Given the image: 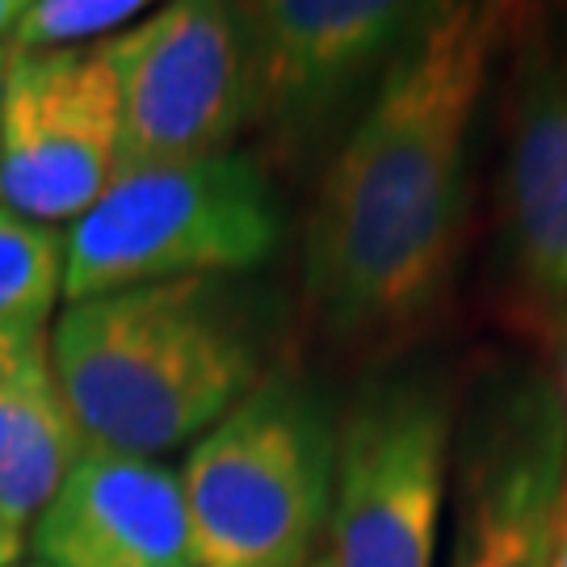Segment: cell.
Returning a JSON list of instances; mask_svg holds the SVG:
<instances>
[{
	"mask_svg": "<svg viewBox=\"0 0 567 567\" xmlns=\"http://www.w3.org/2000/svg\"><path fill=\"white\" fill-rule=\"evenodd\" d=\"M567 475L555 383L508 374L480 395L458 458V529L450 567H550Z\"/></svg>",
	"mask_w": 567,
	"mask_h": 567,
	"instance_id": "obj_8",
	"label": "cell"
},
{
	"mask_svg": "<svg viewBox=\"0 0 567 567\" xmlns=\"http://www.w3.org/2000/svg\"><path fill=\"white\" fill-rule=\"evenodd\" d=\"M21 4H9V0H0V47L9 39V30H13V21H18Z\"/></svg>",
	"mask_w": 567,
	"mask_h": 567,
	"instance_id": "obj_19",
	"label": "cell"
},
{
	"mask_svg": "<svg viewBox=\"0 0 567 567\" xmlns=\"http://www.w3.org/2000/svg\"><path fill=\"white\" fill-rule=\"evenodd\" d=\"M97 51L118 81V173L224 156L252 122V47L231 4H168Z\"/></svg>",
	"mask_w": 567,
	"mask_h": 567,
	"instance_id": "obj_5",
	"label": "cell"
},
{
	"mask_svg": "<svg viewBox=\"0 0 567 567\" xmlns=\"http://www.w3.org/2000/svg\"><path fill=\"white\" fill-rule=\"evenodd\" d=\"M282 244V203L261 161H210L118 173L63 236L68 303L182 278H227Z\"/></svg>",
	"mask_w": 567,
	"mask_h": 567,
	"instance_id": "obj_4",
	"label": "cell"
},
{
	"mask_svg": "<svg viewBox=\"0 0 567 567\" xmlns=\"http://www.w3.org/2000/svg\"><path fill=\"white\" fill-rule=\"evenodd\" d=\"M143 13L140 0H34L21 4L18 21L4 39V55H42V51H72L84 39L118 30Z\"/></svg>",
	"mask_w": 567,
	"mask_h": 567,
	"instance_id": "obj_14",
	"label": "cell"
},
{
	"mask_svg": "<svg viewBox=\"0 0 567 567\" xmlns=\"http://www.w3.org/2000/svg\"><path fill=\"white\" fill-rule=\"evenodd\" d=\"M265 320L227 278H182L68 303L51 374L84 450L164 454L261 383Z\"/></svg>",
	"mask_w": 567,
	"mask_h": 567,
	"instance_id": "obj_2",
	"label": "cell"
},
{
	"mask_svg": "<svg viewBox=\"0 0 567 567\" xmlns=\"http://www.w3.org/2000/svg\"><path fill=\"white\" fill-rule=\"evenodd\" d=\"M118 81L97 47L4 55L0 203L55 227L81 219L118 177Z\"/></svg>",
	"mask_w": 567,
	"mask_h": 567,
	"instance_id": "obj_7",
	"label": "cell"
},
{
	"mask_svg": "<svg viewBox=\"0 0 567 567\" xmlns=\"http://www.w3.org/2000/svg\"><path fill=\"white\" fill-rule=\"evenodd\" d=\"M63 290V236L0 206V337L42 332Z\"/></svg>",
	"mask_w": 567,
	"mask_h": 567,
	"instance_id": "obj_13",
	"label": "cell"
},
{
	"mask_svg": "<svg viewBox=\"0 0 567 567\" xmlns=\"http://www.w3.org/2000/svg\"><path fill=\"white\" fill-rule=\"evenodd\" d=\"M508 227L526 286L567 299V68H547L522 97L508 147Z\"/></svg>",
	"mask_w": 567,
	"mask_h": 567,
	"instance_id": "obj_11",
	"label": "cell"
},
{
	"mask_svg": "<svg viewBox=\"0 0 567 567\" xmlns=\"http://www.w3.org/2000/svg\"><path fill=\"white\" fill-rule=\"evenodd\" d=\"M252 47V118L282 140L320 122L383 76L425 9L395 0H274L240 9Z\"/></svg>",
	"mask_w": 567,
	"mask_h": 567,
	"instance_id": "obj_9",
	"label": "cell"
},
{
	"mask_svg": "<svg viewBox=\"0 0 567 567\" xmlns=\"http://www.w3.org/2000/svg\"><path fill=\"white\" fill-rule=\"evenodd\" d=\"M0 84H4V51H0Z\"/></svg>",
	"mask_w": 567,
	"mask_h": 567,
	"instance_id": "obj_21",
	"label": "cell"
},
{
	"mask_svg": "<svg viewBox=\"0 0 567 567\" xmlns=\"http://www.w3.org/2000/svg\"><path fill=\"white\" fill-rule=\"evenodd\" d=\"M81 433L51 374V341L0 386V517L13 529L39 522L81 458Z\"/></svg>",
	"mask_w": 567,
	"mask_h": 567,
	"instance_id": "obj_12",
	"label": "cell"
},
{
	"mask_svg": "<svg viewBox=\"0 0 567 567\" xmlns=\"http://www.w3.org/2000/svg\"><path fill=\"white\" fill-rule=\"evenodd\" d=\"M505 39L496 4H425L337 161L307 227L303 286L337 337L416 324L446 290L471 131Z\"/></svg>",
	"mask_w": 567,
	"mask_h": 567,
	"instance_id": "obj_1",
	"label": "cell"
},
{
	"mask_svg": "<svg viewBox=\"0 0 567 567\" xmlns=\"http://www.w3.org/2000/svg\"><path fill=\"white\" fill-rule=\"evenodd\" d=\"M555 395H559V412H564V433H567V299L555 307Z\"/></svg>",
	"mask_w": 567,
	"mask_h": 567,
	"instance_id": "obj_15",
	"label": "cell"
},
{
	"mask_svg": "<svg viewBox=\"0 0 567 567\" xmlns=\"http://www.w3.org/2000/svg\"><path fill=\"white\" fill-rule=\"evenodd\" d=\"M30 567H42V564H30Z\"/></svg>",
	"mask_w": 567,
	"mask_h": 567,
	"instance_id": "obj_22",
	"label": "cell"
},
{
	"mask_svg": "<svg viewBox=\"0 0 567 567\" xmlns=\"http://www.w3.org/2000/svg\"><path fill=\"white\" fill-rule=\"evenodd\" d=\"M450 408L429 379L370 383L337 429L332 564L433 567L446 501Z\"/></svg>",
	"mask_w": 567,
	"mask_h": 567,
	"instance_id": "obj_6",
	"label": "cell"
},
{
	"mask_svg": "<svg viewBox=\"0 0 567 567\" xmlns=\"http://www.w3.org/2000/svg\"><path fill=\"white\" fill-rule=\"evenodd\" d=\"M311 567H337V564H332V555H324V550H320V559H316Z\"/></svg>",
	"mask_w": 567,
	"mask_h": 567,
	"instance_id": "obj_20",
	"label": "cell"
},
{
	"mask_svg": "<svg viewBox=\"0 0 567 567\" xmlns=\"http://www.w3.org/2000/svg\"><path fill=\"white\" fill-rule=\"evenodd\" d=\"M550 567H567V475L559 492V513H555V543H550Z\"/></svg>",
	"mask_w": 567,
	"mask_h": 567,
	"instance_id": "obj_17",
	"label": "cell"
},
{
	"mask_svg": "<svg viewBox=\"0 0 567 567\" xmlns=\"http://www.w3.org/2000/svg\"><path fill=\"white\" fill-rule=\"evenodd\" d=\"M39 344H47V332H30V337H0V386L13 379L18 370Z\"/></svg>",
	"mask_w": 567,
	"mask_h": 567,
	"instance_id": "obj_16",
	"label": "cell"
},
{
	"mask_svg": "<svg viewBox=\"0 0 567 567\" xmlns=\"http://www.w3.org/2000/svg\"><path fill=\"white\" fill-rule=\"evenodd\" d=\"M337 425L299 374L269 370L185 463L198 567H311L332 517Z\"/></svg>",
	"mask_w": 567,
	"mask_h": 567,
	"instance_id": "obj_3",
	"label": "cell"
},
{
	"mask_svg": "<svg viewBox=\"0 0 567 567\" xmlns=\"http://www.w3.org/2000/svg\"><path fill=\"white\" fill-rule=\"evenodd\" d=\"M18 555H21V529H13L0 517V567H13Z\"/></svg>",
	"mask_w": 567,
	"mask_h": 567,
	"instance_id": "obj_18",
	"label": "cell"
},
{
	"mask_svg": "<svg viewBox=\"0 0 567 567\" xmlns=\"http://www.w3.org/2000/svg\"><path fill=\"white\" fill-rule=\"evenodd\" d=\"M42 567H198L182 480L156 458L81 450L39 513Z\"/></svg>",
	"mask_w": 567,
	"mask_h": 567,
	"instance_id": "obj_10",
	"label": "cell"
}]
</instances>
